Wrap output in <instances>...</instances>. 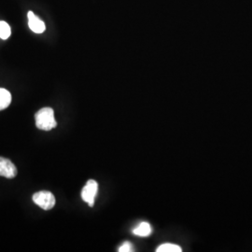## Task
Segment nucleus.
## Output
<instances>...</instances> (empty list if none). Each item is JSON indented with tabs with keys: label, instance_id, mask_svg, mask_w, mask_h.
<instances>
[{
	"label": "nucleus",
	"instance_id": "f03ea898",
	"mask_svg": "<svg viewBox=\"0 0 252 252\" xmlns=\"http://www.w3.org/2000/svg\"><path fill=\"white\" fill-rule=\"evenodd\" d=\"M33 201L38 207L44 210H50L55 205V197L51 191L41 190L33 195Z\"/></svg>",
	"mask_w": 252,
	"mask_h": 252
},
{
	"label": "nucleus",
	"instance_id": "1a4fd4ad",
	"mask_svg": "<svg viewBox=\"0 0 252 252\" xmlns=\"http://www.w3.org/2000/svg\"><path fill=\"white\" fill-rule=\"evenodd\" d=\"M10 34H11V30L9 25L6 22L1 21L0 22V38L8 39Z\"/></svg>",
	"mask_w": 252,
	"mask_h": 252
},
{
	"label": "nucleus",
	"instance_id": "39448f33",
	"mask_svg": "<svg viewBox=\"0 0 252 252\" xmlns=\"http://www.w3.org/2000/svg\"><path fill=\"white\" fill-rule=\"evenodd\" d=\"M27 17H28V26L33 32H35L36 34H41L45 31L46 26L44 22L35 15L34 12L29 11L27 13Z\"/></svg>",
	"mask_w": 252,
	"mask_h": 252
},
{
	"label": "nucleus",
	"instance_id": "f257e3e1",
	"mask_svg": "<svg viewBox=\"0 0 252 252\" xmlns=\"http://www.w3.org/2000/svg\"><path fill=\"white\" fill-rule=\"evenodd\" d=\"M36 126L38 129L50 131L57 126L54 119V111L52 108H43L36 114Z\"/></svg>",
	"mask_w": 252,
	"mask_h": 252
},
{
	"label": "nucleus",
	"instance_id": "0eeeda50",
	"mask_svg": "<svg viewBox=\"0 0 252 252\" xmlns=\"http://www.w3.org/2000/svg\"><path fill=\"white\" fill-rule=\"evenodd\" d=\"M11 102V94L9 91L0 88V110L8 108Z\"/></svg>",
	"mask_w": 252,
	"mask_h": 252
},
{
	"label": "nucleus",
	"instance_id": "9d476101",
	"mask_svg": "<svg viewBox=\"0 0 252 252\" xmlns=\"http://www.w3.org/2000/svg\"><path fill=\"white\" fill-rule=\"evenodd\" d=\"M133 245L130 242H125L120 248H119V252H133Z\"/></svg>",
	"mask_w": 252,
	"mask_h": 252
},
{
	"label": "nucleus",
	"instance_id": "20e7f679",
	"mask_svg": "<svg viewBox=\"0 0 252 252\" xmlns=\"http://www.w3.org/2000/svg\"><path fill=\"white\" fill-rule=\"evenodd\" d=\"M17 175V168L9 159L0 157V176L7 179H13Z\"/></svg>",
	"mask_w": 252,
	"mask_h": 252
},
{
	"label": "nucleus",
	"instance_id": "6e6552de",
	"mask_svg": "<svg viewBox=\"0 0 252 252\" xmlns=\"http://www.w3.org/2000/svg\"><path fill=\"white\" fill-rule=\"evenodd\" d=\"M157 252H181L182 250L180 246L175 244L165 243L161 245L157 250Z\"/></svg>",
	"mask_w": 252,
	"mask_h": 252
},
{
	"label": "nucleus",
	"instance_id": "7ed1b4c3",
	"mask_svg": "<svg viewBox=\"0 0 252 252\" xmlns=\"http://www.w3.org/2000/svg\"><path fill=\"white\" fill-rule=\"evenodd\" d=\"M98 191V184L95 180H90L87 181L86 185L83 187L81 191V198L86 202L90 207H93L94 204L95 196Z\"/></svg>",
	"mask_w": 252,
	"mask_h": 252
},
{
	"label": "nucleus",
	"instance_id": "423d86ee",
	"mask_svg": "<svg viewBox=\"0 0 252 252\" xmlns=\"http://www.w3.org/2000/svg\"><path fill=\"white\" fill-rule=\"evenodd\" d=\"M152 226L148 222H141L137 227L133 230V234L138 236H149L152 234Z\"/></svg>",
	"mask_w": 252,
	"mask_h": 252
}]
</instances>
